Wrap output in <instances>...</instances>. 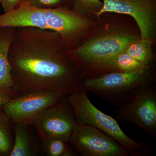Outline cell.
Instances as JSON below:
<instances>
[{"label": "cell", "mask_w": 156, "mask_h": 156, "mask_svg": "<svg viewBox=\"0 0 156 156\" xmlns=\"http://www.w3.org/2000/svg\"><path fill=\"white\" fill-rule=\"evenodd\" d=\"M48 29L56 32L63 41L83 39L95 20L66 9L43 8Z\"/></svg>", "instance_id": "30bf717a"}, {"label": "cell", "mask_w": 156, "mask_h": 156, "mask_svg": "<svg viewBox=\"0 0 156 156\" xmlns=\"http://www.w3.org/2000/svg\"><path fill=\"white\" fill-rule=\"evenodd\" d=\"M0 27V92L12 98L18 96L11 74L9 53L13 38L8 31Z\"/></svg>", "instance_id": "4fadbf2b"}, {"label": "cell", "mask_w": 156, "mask_h": 156, "mask_svg": "<svg viewBox=\"0 0 156 156\" xmlns=\"http://www.w3.org/2000/svg\"><path fill=\"white\" fill-rule=\"evenodd\" d=\"M31 0H24V1L27 3H30Z\"/></svg>", "instance_id": "7402d4cb"}, {"label": "cell", "mask_w": 156, "mask_h": 156, "mask_svg": "<svg viewBox=\"0 0 156 156\" xmlns=\"http://www.w3.org/2000/svg\"><path fill=\"white\" fill-rule=\"evenodd\" d=\"M69 142L83 156H130L119 143L88 125L74 126Z\"/></svg>", "instance_id": "5b68a950"}, {"label": "cell", "mask_w": 156, "mask_h": 156, "mask_svg": "<svg viewBox=\"0 0 156 156\" xmlns=\"http://www.w3.org/2000/svg\"><path fill=\"white\" fill-rule=\"evenodd\" d=\"M62 0H31L30 4L37 8L55 5L61 2Z\"/></svg>", "instance_id": "d6986e66"}, {"label": "cell", "mask_w": 156, "mask_h": 156, "mask_svg": "<svg viewBox=\"0 0 156 156\" xmlns=\"http://www.w3.org/2000/svg\"><path fill=\"white\" fill-rule=\"evenodd\" d=\"M27 123L31 125L37 132L67 142L69 141L74 126L77 123L66 96Z\"/></svg>", "instance_id": "ba28073f"}, {"label": "cell", "mask_w": 156, "mask_h": 156, "mask_svg": "<svg viewBox=\"0 0 156 156\" xmlns=\"http://www.w3.org/2000/svg\"><path fill=\"white\" fill-rule=\"evenodd\" d=\"M155 82L151 66L143 71L108 73L85 79L82 88L112 105L119 106Z\"/></svg>", "instance_id": "3957f363"}, {"label": "cell", "mask_w": 156, "mask_h": 156, "mask_svg": "<svg viewBox=\"0 0 156 156\" xmlns=\"http://www.w3.org/2000/svg\"><path fill=\"white\" fill-rule=\"evenodd\" d=\"M12 98L6 93L0 92V107L3 106Z\"/></svg>", "instance_id": "44dd1931"}, {"label": "cell", "mask_w": 156, "mask_h": 156, "mask_svg": "<svg viewBox=\"0 0 156 156\" xmlns=\"http://www.w3.org/2000/svg\"><path fill=\"white\" fill-rule=\"evenodd\" d=\"M154 43L153 40L139 37L128 42L122 51L143 64L152 65L155 60Z\"/></svg>", "instance_id": "9a60e30c"}, {"label": "cell", "mask_w": 156, "mask_h": 156, "mask_svg": "<svg viewBox=\"0 0 156 156\" xmlns=\"http://www.w3.org/2000/svg\"><path fill=\"white\" fill-rule=\"evenodd\" d=\"M66 96L78 124L97 128L119 143L130 156L152 155L151 151L146 144L137 142L127 136L116 120L97 108L85 89L82 88Z\"/></svg>", "instance_id": "277c9868"}, {"label": "cell", "mask_w": 156, "mask_h": 156, "mask_svg": "<svg viewBox=\"0 0 156 156\" xmlns=\"http://www.w3.org/2000/svg\"><path fill=\"white\" fill-rule=\"evenodd\" d=\"M61 94L50 90L33 91L12 98L3 105V111L13 125L28 122L46 108L61 100Z\"/></svg>", "instance_id": "9c48e42d"}, {"label": "cell", "mask_w": 156, "mask_h": 156, "mask_svg": "<svg viewBox=\"0 0 156 156\" xmlns=\"http://www.w3.org/2000/svg\"><path fill=\"white\" fill-rule=\"evenodd\" d=\"M152 65L143 64L128 53L122 51L112 56L106 62L103 66L99 76L111 72L143 71L148 69Z\"/></svg>", "instance_id": "5bb4252c"}, {"label": "cell", "mask_w": 156, "mask_h": 156, "mask_svg": "<svg viewBox=\"0 0 156 156\" xmlns=\"http://www.w3.org/2000/svg\"><path fill=\"white\" fill-rule=\"evenodd\" d=\"M0 2L5 12H7L16 9L21 2V0H0Z\"/></svg>", "instance_id": "ffe728a7"}, {"label": "cell", "mask_w": 156, "mask_h": 156, "mask_svg": "<svg viewBox=\"0 0 156 156\" xmlns=\"http://www.w3.org/2000/svg\"><path fill=\"white\" fill-rule=\"evenodd\" d=\"M103 6L96 18L105 13L130 16L134 19L142 38L154 41L156 32V0H102Z\"/></svg>", "instance_id": "52a82bcc"}, {"label": "cell", "mask_w": 156, "mask_h": 156, "mask_svg": "<svg viewBox=\"0 0 156 156\" xmlns=\"http://www.w3.org/2000/svg\"><path fill=\"white\" fill-rule=\"evenodd\" d=\"M118 119L133 123L156 137L155 84L144 89L117 108Z\"/></svg>", "instance_id": "8992f818"}, {"label": "cell", "mask_w": 156, "mask_h": 156, "mask_svg": "<svg viewBox=\"0 0 156 156\" xmlns=\"http://www.w3.org/2000/svg\"><path fill=\"white\" fill-rule=\"evenodd\" d=\"M9 60L18 95L50 90L67 96L82 88L80 70L61 50L9 53Z\"/></svg>", "instance_id": "6da1fadb"}, {"label": "cell", "mask_w": 156, "mask_h": 156, "mask_svg": "<svg viewBox=\"0 0 156 156\" xmlns=\"http://www.w3.org/2000/svg\"><path fill=\"white\" fill-rule=\"evenodd\" d=\"M10 118L4 111L0 115V154H10L14 140L11 135Z\"/></svg>", "instance_id": "e0dca14e"}, {"label": "cell", "mask_w": 156, "mask_h": 156, "mask_svg": "<svg viewBox=\"0 0 156 156\" xmlns=\"http://www.w3.org/2000/svg\"><path fill=\"white\" fill-rule=\"evenodd\" d=\"M0 27H34L48 29L42 8L26 4L0 15Z\"/></svg>", "instance_id": "8fae6325"}, {"label": "cell", "mask_w": 156, "mask_h": 156, "mask_svg": "<svg viewBox=\"0 0 156 156\" xmlns=\"http://www.w3.org/2000/svg\"><path fill=\"white\" fill-rule=\"evenodd\" d=\"M97 19L80 44L66 53L80 70L83 80L99 76L111 57L122 51L128 42L140 37L139 29H134L127 22Z\"/></svg>", "instance_id": "7a4b0ae2"}, {"label": "cell", "mask_w": 156, "mask_h": 156, "mask_svg": "<svg viewBox=\"0 0 156 156\" xmlns=\"http://www.w3.org/2000/svg\"><path fill=\"white\" fill-rule=\"evenodd\" d=\"M37 133L40 139L41 148L46 155L77 156V154L69 147L68 142L62 139L48 136L41 132Z\"/></svg>", "instance_id": "2e32d148"}, {"label": "cell", "mask_w": 156, "mask_h": 156, "mask_svg": "<svg viewBox=\"0 0 156 156\" xmlns=\"http://www.w3.org/2000/svg\"><path fill=\"white\" fill-rule=\"evenodd\" d=\"M33 126L26 122L14 124V143L9 156L38 155L41 149L40 139Z\"/></svg>", "instance_id": "7c38bea8"}, {"label": "cell", "mask_w": 156, "mask_h": 156, "mask_svg": "<svg viewBox=\"0 0 156 156\" xmlns=\"http://www.w3.org/2000/svg\"><path fill=\"white\" fill-rule=\"evenodd\" d=\"M73 11L89 18H96L95 14L99 12L103 6L101 0H73Z\"/></svg>", "instance_id": "ac0fdd59"}]
</instances>
